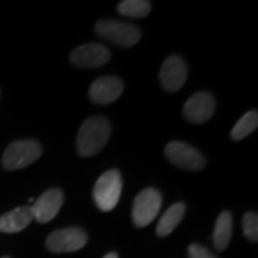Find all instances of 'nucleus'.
I'll return each instance as SVG.
<instances>
[{
  "mask_svg": "<svg viewBox=\"0 0 258 258\" xmlns=\"http://www.w3.org/2000/svg\"><path fill=\"white\" fill-rule=\"evenodd\" d=\"M242 230L249 241L258 240V217L257 212L249 211L242 218Z\"/></svg>",
  "mask_w": 258,
  "mask_h": 258,
  "instance_id": "obj_18",
  "label": "nucleus"
},
{
  "mask_svg": "<svg viewBox=\"0 0 258 258\" xmlns=\"http://www.w3.org/2000/svg\"><path fill=\"white\" fill-rule=\"evenodd\" d=\"M123 92V82L116 76H103L91 85L89 96L95 103L106 105L115 102Z\"/></svg>",
  "mask_w": 258,
  "mask_h": 258,
  "instance_id": "obj_12",
  "label": "nucleus"
},
{
  "mask_svg": "<svg viewBox=\"0 0 258 258\" xmlns=\"http://www.w3.org/2000/svg\"><path fill=\"white\" fill-rule=\"evenodd\" d=\"M188 257L189 258H217L210 249L200 244H192L188 248Z\"/></svg>",
  "mask_w": 258,
  "mask_h": 258,
  "instance_id": "obj_19",
  "label": "nucleus"
},
{
  "mask_svg": "<svg viewBox=\"0 0 258 258\" xmlns=\"http://www.w3.org/2000/svg\"><path fill=\"white\" fill-rule=\"evenodd\" d=\"M152 9L151 3L147 0H123L118 5V12L122 16L134 19L145 18Z\"/></svg>",
  "mask_w": 258,
  "mask_h": 258,
  "instance_id": "obj_16",
  "label": "nucleus"
},
{
  "mask_svg": "<svg viewBox=\"0 0 258 258\" xmlns=\"http://www.w3.org/2000/svg\"><path fill=\"white\" fill-rule=\"evenodd\" d=\"M215 112V98L210 92H197L184 105V115L192 123L211 119Z\"/></svg>",
  "mask_w": 258,
  "mask_h": 258,
  "instance_id": "obj_9",
  "label": "nucleus"
},
{
  "mask_svg": "<svg viewBox=\"0 0 258 258\" xmlns=\"http://www.w3.org/2000/svg\"><path fill=\"white\" fill-rule=\"evenodd\" d=\"M88 242V234L78 227H68L53 231L46 240V247L53 252H72L83 248Z\"/></svg>",
  "mask_w": 258,
  "mask_h": 258,
  "instance_id": "obj_7",
  "label": "nucleus"
},
{
  "mask_svg": "<svg viewBox=\"0 0 258 258\" xmlns=\"http://www.w3.org/2000/svg\"><path fill=\"white\" fill-rule=\"evenodd\" d=\"M111 137V123L106 118L92 116L82 123L76 138L79 155L93 157L101 152Z\"/></svg>",
  "mask_w": 258,
  "mask_h": 258,
  "instance_id": "obj_1",
  "label": "nucleus"
},
{
  "mask_svg": "<svg viewBox=\"0 0 258 258\" xmlns=\"http://www.w3.org/2000/svg\"><path fill=\"white\" fill-rule=\"evenodd\" d=\"M120 192H122V176L116 169H111L98 178L93 188V200L101 211H112L118 205Z\"/></svg>",
  "mask_w": 258,
  "mask_h": 258,
  "instance_id": "obj_3",
  "label": "nucleus"
},
{
  "mask_svg": "<svg viewBox=\"0 0 258 258\" xmlns=\"http://www.w3.org/2000/svg\"><path fill=\"white\" fill-rule=\"evenodd\" d=\"M186 76H188V69L184 59L179 56H169L161 68L159 81L165 91L176 92L184 86Z\"/></svg>",
  "mask_w": 258,
  "mask_h": 258,
  "instance_id": "obj_8",
  "label": "nucleus"
},
{
  "mask_svg": "<svg viewBox=\"0 0 258 258\" xmlns=\"http://www.w3.org/2000/svg\"><path fill=\"white\" fill-rule=\"evenodd\" d=\"M2 258H10V257H2Z\"/></svg>",
  "mask_w": 258,
  "mask_h": 258,
  "instance_id": "obj_21",
  "label": "nucleus"
},
{
  "mask_svg": "<svg viewBox=\"0 0 258 258\" xmlns=\"http://www.w3.org/2000/svg\"><path fill=\"white\" fill-rule=\"evenodd\" d=\"M258 126V113L257 111L247 112L240 120L234 125V128L231 131V138L234 141H240L248 137L252 131H255Z\"/></svg>",
  "mask_w": 258,
  "mask_h": 258,
  "instance_id": "obj_17",
  "label": "nucleus"
},
{
  "mask_svg": "<svg viewBox=\"0 0 258 258\" xmlns=\"http://www.w3.org/2000/svg\"><path fill=\"white\" fill-rule=\"evenodd\" d=\"M63 204V194L57 188H50L42 194L32 207L33 218L40 224H46L52 221L57 215Z\"/></svg>",
  "mask_w": 258,
  "mask_h": 258,
  "instance_id": "obj_10",
  "label": "nucleus"
},
{
  "mask_svg": "<svg viewBox=\"0 0 258 258\" xmlns=\"http://www.w3.org/2000/svg\"><path fill=\"white\" fill-rule=\"evenodd\" d=\"M33 220L32 207H19L0 215V231L6 234H15L23 231Z\"/></svg>",
  "mask_w": 258,
  "mask_h": 258,
  "instance_id": "obj_13",
  "label": "nucleus"
},
{
  "mask_svg": "<svg viewBox=\"0 0 258 258\" xmlns=\"http://www.w3.org/2000/svg\"><path fill=\"white\" fill-rule=\"evenodd\" d=\"M162 205V197L155 188H145L135 197L132 207V221L135 227H147L157 218Z\"/></svg>",
  "mask_w": 258,
  "mask_h": 258,
  "instance_id": "obj_5",
  "label": "nucleus"
},
{
  "mask_svg": "<svg viewBox=\"0 0 258 258\" xmlns=\"http://www.w3.org/2000/svg\"><path fill=\"white\" fill-rule=\"evenodd\" d=\"M232 234V215L230 211H224L217 218L215 227H214V244L217 249H225L228 247Z\"/></svg>",
  "mask_w": 258,
  "mask_h": 258,
  "instance_id": "obj_15",
  "label": "nucleus"
},
{
  "mask_svg": "<svg viewBox=\"0 0 258 258\" xmlns=\"http://www.w3.org/2000/svg\"><path fill=\"white\" fill-rule=\"evenodd\" d=\"M40 155H42V147L39 142L33 139L16 141L6 148L2 158V165L9 171L23 169L37 161Z\"/></svg>",
  "mask_w": 258,
  "mask_h": 258,
  "instance_id": "obj_2",
  "label": "nucleus"
},
{
  "mask_svg": "<svg viewBox=\"0 0 258 258\" xmlns=\"http://www.w3.org/2000/svg\"><path fill=\"white\" fill-rule=\"evenodd\" d=\"M103 258H118V255L115 252H109V254H106Z\"/></svg>",
  "mask_w": 258,
  "mask_h": 258,
  "instance_id": "obj_20",
  "label": "nucleus"
},
{
  "mask_svg": "<svg viewBox=\"0 0 258 258\" xmlns=\"http://www.w3.org/2000/svg\"><path fill=\"white\" fill-rule=\"evenodd\" d=\"M96 33L115 45L129 47L137 45L141 39V30L135 25L118 20H99L96 23Z\"/></svg>",
  "mask_w": 258,
  "mask_h": 258,
  "instance_id": "obj_4",
  "label": "nucleus"
},
{
  "mask_svg": "<svg viewBox=\"0 0 258 258\" xmlns=\"http://www.w3.org/2000/svg\"><path fill=\"white\" fill-rule=\"evenodd\" d=\"M111 59L108 47L99 43H86L71 53V62L79 68H99Z\"/></svg>",
  "mask_w": 258,
  "mask_h": 258,
  "instance_id": "obj_11",
  "label": "nucleus"
},
{
  "mask_svg": "<svg viewBox=\"0 0 258 258\" xmlns=\"http://www.w3.org/2000/svg\"><path fill=\"white\" fill-rule=\"evenodd\" d=\"M185 214V204L176 203L172 207H169L164 215L161 217V220L158 222L157 234L159 237H166L169 235L172 231L175 230L176 225L181 222V220L184 218Z\"/></svg>",
  "mask_w": 258,
  "mask_h": 258,
  "instance_id": "obj_14",
  "label": "nucleus"
},
{
  "mask_svg": "<svg viewBox=\"0 0 258 258\" xmlns=\"http://www.w3.org/2000/svg\"><path fill=\"white\" fill-rule=\"evenodd\" d=\"M166 158L174 164V165L184 168V169H191V171H198L205 166V157L197 149L185 142L174 141L169 142L165 148Z\"/></svg>",
  "mask_w": 258,
  "mask_h": 258,
  "instance_id": "obj_6",
  "label": "nucleus"
}]
</instances>
